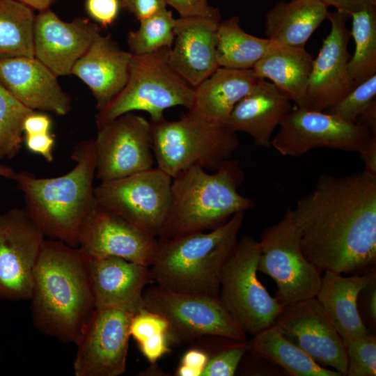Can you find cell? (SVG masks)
I'll return each instance as SVG.
<instances>
[{"label": "cell", "instance_id": "13", "mask_svg": "<svg viewBox=\"0 0 376 376\" xmlns=\"http://www.w3.org/2000/svg\"><path fill=\"white\" fill-rule=\"evenodd\" d=\"M133 315L117 308H95L75 342V376H119L125 373Z\"/></svg>", "mask_w": 376, "mask_h": 376}, {"label": "cell", "instance_id": "11", "mask_svg": "<svg viewBox=\"0 0 376 376\" xmlns=\"http://www.w3.org/2000/svg\"><path fill=\"white\" fill-rule=\"evenodd\" d=\"M171 184V176L152 167L101 182L94 192L98 204L157 237L169 212Z\"/></svg>", "mask_w": 376, "mask_h": 376}, {"label": "cell", "instance_id": "30", "mask_svg": "<svg viewBox=\"0 0 376 376\" xmlns=\"http://www.w3.org/2000/svg\"><path fill=\"white\" fill-rule=\"evenodd\" d=\"M272 40L249 34L237 16L220 21L217 31V59L219 67L252 69L267 51Z\"/></svg>", "mask_w": 376, "mask_h": 376}, {"label": "cell", "instance_id": "10", "mask_svg": "<svg viewBox=\"0 0 376 376\" xmlns=\"http://www.w3.org/2000/svg\"><path fill=\"white\" fill-rule=\"evenodd\" d=\"M145 307L168 321L169 340L189 342L206 336L246 341V333L219 297L173 292L157 285L143 294Z\"/></svg>", "mask_w": 376, "mask_h": 376}, {"label": "cell", "instance_id": "12", "mask_svg": "<svg viewBox=\"0 0 376 376\" xmlns=\"http://www.w3.org/2000/svg\"><path fill=\"white\" fill-rule=\"evenodd\" d=\"M279 127L271 146L293 157L319 148L359 152L374 136L362 124L306 108L292 109Z\"/></svg>", "mask_w": 376, "mask_h": 376}, {"label": "cell", "instance_id": "20", "mask_svg": "<svg viewBox=\"0 0 376 376\" xmlns=\"http://www.w3.org/2000/svg\"><path fill=\"white\" fill-rule=\"evenodd\" d=\"M95 308H117L133 314L145 307L143 289L152 283L150 267L116 256L87 255Z\"/></svg>", "mask_w": 376, "mask_h": 376}, {"label": "cell", "instance_id": "1", "mask_svg": "<svg viewBox=\"0 0 376 376\" xmlns=\"http://www.w3.org/2000/svg\"><path fill=\"white\" fill-rule=\"evenodd\" d=\"M292 213L305 258L320 271L361 274L376 263V175H321Z\"/></svg>", "mask_w": 376, "mask_h": 376}, {"label": "cell", "instance_id": "50", "mask_svg": "<svg viewBox=\"0 0 376 376\" xmlns=\"http://www.w3.org/2000/svg\"><path fill=\"white\" fill-rule=\"evenodd\" d=\"M29 8L42 11L49 8L54 0H17Z\"/></svg>", "mask_w": 376, "mask_h": 376}, {"label": "cell", "instance_id": "8", "mask_svg": "<svg viewBox=\"0 0 376 376\" xmlns=\"http://www.w3.org/2000/svg\"><path fill=\"white\" fill-rule=\"evenodd\" d=\"M259 241L243 237L225 263L219 279V298L246 334L253 336L274 324L283 307L257 276Z\"/></svg>", "mask_w": 376, "mask_h": 376}, {"label": "cell", "instance_id": "41", "mask_svg": "<svg viewBox=\"0 0 376 376\" xmlns=\"http://www.w3.org/2000/svg\"><path fill=\"white\" fill-rule=\"evenodd\" d=\"M207 354L199 349H191L183 355L177 368V376H201L208 361Z\"/></svg>", "mask_w": 376, "mask_h": 376}, {"label": "cell", "instance_id": "35", "mask_svg": "<svg viewBox=\"0 0 376 376\" xmlns=\"http://www.w3.org/2000/svg\"><path fill=\"white\" fill-rule=\"evenodd\" d=\"M376 75L357 84L334 104L322 111L350 123H357L359 116L375 99Z\"/></svg>", "mask_w": 376, "mask_h": 376}, {"label": "cell", "instance_id": "17", "mask_svg": "<svg viewBox=\"0 0 376 376\" xmlns=\"http://www.w3.org/2000/svg\"><path fill=\"white\" fill-rule=\"evenodd\" d=\"M274 324L318 363L346 375L344 342L315 297L284 306Z\"/></svg>", "mask_w": 376, "mask_h": 376}, {"label": "cell", "instance_id": "4", "mask_svg": "<svg viewBox=\"0 0 376 376\" xmlns=\"http://www.w3.org/2000/svg\"><path fill=\"white\" fill-rule=\"evenodd\" d=\"M244 212L212 229L159 238L150 272L152 282L173 292L219 297V279L238 241Z\"/></svg>", "mask_w": 376, "mask_h": 376}, {"label": "cell", "instance_id": "38", "mask_svg": "<svg viewBox=\"0 0 376 376\" xmlns=\"http://www.w3.org/2000/svg\"><path fill=\"white\" fill-rule=\"evenodd\" d=\"M169 329V322L163 315L144 307L133 315L130 333L139 343L157 334H168Z\"/></svg>", "mask_w": 376, "mask_h": 376}, {"label": "cell", "instance_id": "48", "mask_svg": "<svg viewBox=\"0 0 376 376\" xmlns=\"http://www.w3.org/2000/svg\"><path fill=\"white\" fill-rule=\"evenodd\" d=\"M359 153L365 165L364 171L376 175V136H373L368 145Z\"/></svg>", "mask_w": 376, "mask_h": 376}, {"label": "cell", "instance_id": "49", "mask_svg": "<svg viewBox=\"0 0 376 376\" xmlns=\"http://www.w3.org/2000/svg\"><path fill=\"white\" fill-rule=\"evenodd\" d=\"M357 123L366 126L376 136V99H374L357 118Z\"/></svg>", "mask_w": 376, "mask_h": 376}, {"label": "cell", "instance_id": "37", "mask_svg": "<svg viewBox=\"0 0 376 376\" xmlns=\"http://www.w3.org/2000/svg\"><path fill=\"white\" fill-rule=\"evenodd\" d=\"M246 351V341H233L230 346L209 357L201 376L234 375Z\"/></svg>", "mask_w": 376, "mask_h": 376}, {"label": "cell", "instance_id": "32", "mask_svg": "<svg viewBox=\"0 0 376 376\" xmlns=\"http://www.w3.org/2000/svg\"><path fill=\"white\" fill-rule=\"evenodd\" d=\"M350 36L355 48L348 69L356 85L376 75V6L353 13Z\"/></svg>", "mask_w": 376, "mask_h": 376}, {"label": "cell", "instance_id": "25", "mask_svg": "<svg viewBox=\"0 0 376 376\" xmlns=\"http://www.w3.org/2000/svg\"><path fill=\"white\" fill-rule=\"evenodd\" d=\"M374 272L345 276L325 271L322 276L315 297L344 343L370 334L362 320L358 300Z\"/></svg>", "mask_w": 376, "mask_h": 376}, {"label": "cell", "instance_id": "40", "mask_svg": "<svg viewBox=\"0 0 376 376\" xmlns=\"http://www.w3.org/2000/svg\"><path fill=\"white\" fill-rule=\"evenodd\" d=\"M178 12L180 17H203L220 18L217 8L208 4L207 0H166Z\"/></svg>", "mask_w": 376, "mask_h": 376}, {"label": "cell", "instance_id": "24", "mask_svg": "<svg viewBox=\"0 0 376 376\" xmlns=\"http://www.w3.org/2000/svg\"><path fill=\"white\" fill-rule=\"evenodd\" d=\"M290 101L271 81L259 79L235 106L226 126L235 132L248 134L256 146L269 148L274 131L292 109Z\"/></svg>", "mask_w": 376, "mask_h": 376}, {"label": "cell", "instance_id": "9", "mask_svg": "<svg viewBox=\"0 0 376 376\" xmlns=\"http://www.w3.org/2000/svg\"><path fill=\"white\" fill-rule=\"evenodd\" d=\"M300 240L291 207L260 235L258 271L274 281L275 297L283 306L315 297L320 285L322 272L305 258Z\"/></svg>", "mask_w": 376, "mask_h": 376}, {"label": "cell", "instance_id": "33", "mask_svg": "<svg viewBox=\"0 0 376 376\" xmlns=\"http://www.w3.org/2000/svg\"><path fill=\"white\" fill-rule=\"evenodd\" d=\"M175 19L166 8L140 20L137 30L127 36L130 52L134 56L148 54L162 48H171L175 39Z\"/></svg>", "mask_w": 376, "mask_h": 376}, {"label": "cell", "instance_id": "3", "mask_svg": "<svg viewBox=\"0 0 376 376\" xmlns=\"http://www.w3.org/2000/svg\"><path fill=\"white\" fill-rule=\"evenodd\" d=\"M71 159L75 166L63 175L38 178L22 171L16 173L14 180L23 194L26 212L45 236L78 247L79 226L97 203L93 139L77 143Z\"/></svg>", "mask_w": 376, "mask_h": 376}, {"label": "cell", "instance_id": "14", "mask_svg": "<svg viewBox=\"0 0 376 376\" xmlns=\"http://www.w3.org/2000/svg\"><path fill=\"white\" fill-rule=\"evenodd\" d=\"M95 177L107 182L152 168L150 121L129 112L97 127Z\"/></svg>", "mask_w": 376, "mask_h": 376}, {"label": "cell", "instance_id": "26", "mask_svg": "<svg viewBox=\"0 0 376 376\" xmlns=\"http://www.w3.org/2000/svg\"><path fill=\"white\" fill-rule=\"evenodd\" d=\"M259 79L252 69L219 67L196 87L188 112L209 122L226 125L235 106Z\"/></svg>", "mask_w": 376, "mask_h": 376}, {"label": "cell", "instance_id": "5", "mask_svg": "<svg viewBox=\"0 0 376 376\" xmlns=\"http://www.w3.org/2000/svg\"><path fill=\"white\" fill-rule=\"evenodd\" d=\"M214 171L196 166L172 178L170 207L159 238L213 229L255 205L238 192L244 179L238 161L228 159Z\"/></svg>", "mask_w": 376, "mask_h": 376}, {"label": "cell", "instance_id": "15", "mask_svg": "<svg viewBox=\"0 0 376 376\" xmlns=\"http://www.w3.org/2000/svg\"><path fill=\"white\" fill-rule=\"evenodd\" d=\"M45 236L24 209L0 214V298L29 300Z\"/></svg>", "mask_w": 376, "mask_h": 376}, {"label": "cell", "instance_id": "7", "mask_svg": "<svg viewBox=\"0 0 376 376\" xmlns=\"http://www.w3.org/2000/svg\"><path fill=\"white\" fill-rule=\"evenodd\" d=\"M170 48L152 53L132 56L127 84L118 95L95 116L97 127L124 113L143 111L151 122L163 120L164 111L181 106L191 107L195 88L169 65Z\"/></svg>", "mask_w": 376, "mask_h": 376}, {"label": "cell", "instance_id": "34", "mask_svg": "<svg viewBox=\"0 0 376 376\" xmlns=\"http://www.w3.org/2000/svg\"><path fill=\"white\" fill-rule=\"evenodd\" d=\"M33 111L0 84V159H13L19 153L24 122Z\"/></svg>", "mask_w": 376, "mask_h": 376}, {"label": "cell", "instance_id": "44", "mask_svg": "<svg viewBox=\"0 0 376 376\" xmlns=\"http://www.w3.org/2000/svg\"><path fill=\"white\" fill-rule=\"evenodd\" d=\"M168 334H159L139 343L143 356L152 363L170 351Z\"/></svg>", "mask_w": 376, "mask_h": 376}, {"label": "cell", "instance_id": "43", "mask_svg": "<svg viewBox=\"0 0 376 376\" xmlns=\"http://www.w3.org/2000/svg\"><path fill=\"white\" fill-rule=\"evenodd\" d=\"M120 7L132 13L139 21L166 8V0H120Z\"/></svg>", "mask_w": 376, "mask_h": 376}, {"label": "cell", "instance_id": "45", "mask_svg": "<svg viewBox=\"0 0 376 376\" xmlns=\"http://www.w3.org/2000/svg\"><path fill=\"white\" fill-rule=\"evenodd\" d=\"M51 127L52 120L49 116L34 111L24 120L23 125L24 134L49 133Z\"/></svg>", "mask_w": 376, "mask_h": 376}, {"label": "cell", "instance_id": "47", "mask_svg": "<svg viewBox=\"0 0 376 376\" xmlns=\"http://www.w3.org/2000/svg\"><path fill=\"white\" fill-rule=\"evenodd\" d=\"M365 295L364 305L366 307V313L368 315L369 322L372 325H375L376 323V283H375V272L371 276V279L361 291Z\"/></svg>", "mask_w": 376, "mask_h": 376}, {"label": "cell", "instance_id": "23", "mask_svg": "<svg viewBox=\"0 0 376 376\" xmlns=\"http://www.w3.org/2000/svg\"><path fill=\"white\" fill-rule=\"evenodd\" d=\"M132 54L121 49L110 36L99 33L75 63L71 75L91 90L97 110L104 109L123 90L129 78Z\"/></svg>", "mask_w": 376, "mask_h": 376}, {"label": "cell", "instance_id": "2", "mask_svg": "<svg viewBox=\"0 0 376 376\" xmlns=\"http://www.w3.org/2000/svg\"><path fill=\"white\" fill-rule=\"evenodd\" d=\"M32 319L41 332L75 343L95 310L87 254L60 240H45L33 274Z\"/></svg>", "mask_w": 376, "mask_h": 376}, {"label": "cell", "instance_id": "29", "mask_svg": "<svg viewBox=\"0 0 376 376\" xmlns=\"http://www.w3.org/2000/svg\"><path fill=\"white\" fill-rule=\"evenodd\" d=\"M246 346L248 351L280 366L293 376H341L315 361L275 324L246 340Z\"/></svg>", "mask_w": 376, "mask_h": 376}, {"label": "cell", "instance_id": "42", "mask_svg": "<svg viewBox=\"0 0 376 376\" xmlns=\"http://www.w3.org/2000/svg\"><path fill=\"white\" fill-rule=\"evenodd\" d=\"M24 142L30 152L41 155L47 162H53L55 139L51 132L24 134Z\"/></svg>", "mask_w": 376, "mask_h": 376}, {"label": "cell", "instance_id": "39", "mask_svg": "<svg viewBox=\"0 0 376 376\" xmlns=\"http://www.w3.org/2000/svg\"><path fill=\"white\" fill-rule=\"evenodd\" d=\"M120 7V0H86L88 14L104 27L113 23Z\"/></svg>", "mask_w": 376, "mask_h": 376}, {"label": "cell", "instance_id": "51", "mask_svg": "<svg viewBox=\"0 0 376 376\" xmlns=\"http://www.w3.org/2000/svg\"><path fill=\"white\" fill-rule=\"evenodd\" d=\"M16 173L11 167L0 164V177L14 180Z\"/></svg>", "mask_w": 376, "mask_h": 376}, {"label": "cell", "instance_id": "28", "mask_svg": "<svg viewBox=\"0 0 376 376\" xmlns=\"http://www.w3.org/2000/svg\"><path fill=\"white\" fill-rule=\"evenodd\" d=\"M328 13L321 0L279 1L265 15V35L271 40L304 48Z\"/></svg>", "mask_w": 376, "mask_h": 376}, {"label": "cell", "instance_id": "19", "mask_svg": "<svg viewBox=\"0 0 376 376\" xmlns=\"http://www.w3.org/2000/svg\"><path fill=\"white\" fill-rule=\"evenodd\" d=\"M99 33L100 26L85 17L67 22L49 8L39 11L33 29L34 56L56 77L70 75Z\"/></svg>", "mask_w": 376, "mask_h": 376}, {"label": "cell", "instance_id": "16", "mask_svg": "<svg viewBox=\"0 0 376 376\" xmlns=\"http://www.w3.org/2000/svg\"><path fill=\"white\" fill-rule=\"evenodd\" d=\"M157 246L155 236L97 203L78 231V247L93 257L116 256L150 267Z\"/></svg>", "mask_w": 376, "mask_h": 376}, {"label": "cell", "instance_id": "27", "mask_svg": "<svg viewBox=\"0 0 376 376\" xmlns=\"http://www.w3.org/2000/svg\"><path fill=\"white\" fill-rule=\"evenodd\" d=\"M313 61L305 47L272 40L267 51L252 70L258 79H267L281 90L296 107L306 108Z\"/></svg>", "mask_w": 376, "mask_h": 376}, {"label": "cell", "instance_id": "31", "mask_svg": "<svg viewBox=\"0 0 376 376\" xmlns=\"http://www.w3.org/2000/svg\"><path fill=\"white\" fill-rule=\"evenodd\" d=\"M32 8L17 0H0V59L34 57Z\"/></svg>", "mask_w": 376, "mask_h": 376}, {"label": "cell", "instance_id": "46", "mask_svg": "<svg viewBox=\"0 0 376 376\" xmlns=\"http://www.w3.org/2000/svg\"><path fill=\"white\" fill-rule=\"evenodd\" d=\"M327 7L334 6L336 11L350 17L351 14L370 6H376V0H321Z\"/></svg>", "mask_w": 376, "mask_h": 376}, {"label": "cell", "instance_id": "18", "mask_svg": "<svg viewBox=\"0 0 376 376\" xmlns=\"http://www.w3.org/2000/svg\"><path fill=\"white\" fill-rule=\"evenodd\" d=\"M347 16L329 12L331 30L313 59L306 88V109L324 111L350 92L357 85L348 69L350 38L346 26Z\"/></svg>", "mask_w": 376, "mask_h": 376}, {"label": "cell", "instance_id": "36", "mask_svg": "<svg viewBox=\"0 0 376 376\" xmlns=\"http://www.w3.org/2000/svg\"><path fill=\"white\" fill-rule=\"evenodd\" d=\"M348 358L346 375H376V338L370 334L344 343Z\"/></svg>", "mask_w": 376, "mask_h": 376}, {"label": "cell", "instance_id": "22", "mask_svg": "<svg viewBox=\"0 0 376 376\" xmlns=\"http://www.w3.org/2000/svg\"><path fill=\"white\" fill-rule=\"evenodd\" d=\"M220 18L180 17L175 19V39L169 51L171 68L189 84L196 87L219 66L217 59Z\"/></svg>", "mask_w": 376, "mask_h": 376}, {"label": "cell", "instance_id": "21", "mask_svg": "<svg viewBox=\"0 0 376 376\" xmlns=\"http://www.w3.org/2000/svg\"><path fill=\"white\" fill-rule=\"evenodd\" d=\"M57 77L35 56L0 59V84L6 90L33 111L65 116L71 109V99Z\"/></svg>", "mask_w": 376, "mask_h": 376}, {"label": "cell", "instance_id": "6", "mask_svg": "<svg viewBox=\"0 0 376 376\" xmlns=\"http://www.w3.org/2000/svg\"><path fill=\"white\" fill-rule=\"evenodd\" d=\"M150 123L157 167L171 178L196 166L214 171L240 146L237 132L189 112Z\"/></svg>", "mask_w": 376, "mask_h": 376}]
</instances>
